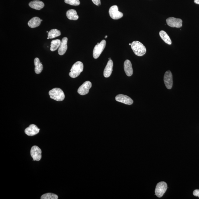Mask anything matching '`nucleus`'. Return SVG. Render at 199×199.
I'll use <instances>...</instances> for the list:
<instances>
[{
	"label": "nucleus",
	"mask_w": 199,
	"mask_h": 199,
	"mask_svg": "<svg viewBox=\"0 0 199 199\" xmlns=\"http://www.w3.org/2000/svg\"><path fill=\"white\" fill-rule=\"evenodd\" d=\"M159 35L160 37L165 43L169 45H171L172 42L169 37L164 31L161 30L160 31Z\"/></svg>",
	"instance_id": "20"
},
{
	"label": "nucleus",
	"mask_w": 199,
	"mask_h": 199,
	"mask_svg": "<svg viewBox=\"0 0 199 199\" xmlns=\"http://www.w3.org/2000/svg\"><path fill=\"white\" fill-rule=\"evenodd\" d=\"M50 98L57 101H62L64 99L65 96L64 93L61 88H55L49 92Z\"/></svg>",
	"instance_id": "3"
},
{
	"label": "nucleus",
	"mask_w": 199,
	"mask_h": 199,
	"mask_svg": "<svg viewBox=\"0 0 199 199\" xmlns=\"http://www.w3.org/2000/svg\"><path fill=\"white\" fill-rule=\"evenodd\" d=\"M67 17L69 19L76 21L79 19V16L76 11L74 9H70L67 11L66 13Z\"/></svg>",
	"instance_id": "19"
},
{
	"label": "nucleus",
	"mask_w": 199,
	"mask_h": 199,
	"mask_svg": "<svg viewBox=\"0 0 199 199\" xmlns=\"http://www.w3.org/2000/svg\"><path fill=\"white\" fill-rule=\"evenodd\" d=\"M83 70V63L81 61L77 62L72 66L69 75L72 78H76L79 76Z\"/></svg>",
	"instance_id": "2"
},
{
	"label": "nucleus",
	"mask_w": 199,
	"mask_h": 199,
	"mask_svg": "<svg viewBox=\"0 0 199 199\" xmlns=\"http://www.w3.org/2000/svg\"><path fill=\"white\" fill-rule=\"evenodd\" d=\"M166 21L167 24L172 27L180 28L182 26L183 21L180 19L170 17L167 19Z\"/></svg>",
	"instance_id": "7"
},
{
	"label": "nucleus",
	"mask_w": 199,
	"mask_h": 199,
	"mask_svg": "<svg viewBox=\"0 0 199 199\" xmlns=\"http://www.w3.org/2000/svg\"><path fill=\"white\" fill-rule=\"evenodd\" d=\"M106 41L103 40L100 43L95 46L93 51V56L95 59H97L99 57L100 55L104 50L106 46Z\"/></svg>",
	"instance_id": "4"
},
{
	"label": "nucleus",
	"mask_w": 199,
	"mask_h": 199,
	"mask_svg": "<svg viewBox=\"0 0 199 199\" xmlns=\"http://www.w3.org/2000/svg\"><path fill=\"white\" fill-rule=\"evenodd\" d=\"M194 2L196 4L199 5V0H194Z\"/></svg>",
	"instance_id": "27"
},
{
	"label": "nucleus",
	"mask_w": 199,
	"mask_h": 199,
	"mask_svg": "<svg viewBox=\"0 0 199 199\" xmlns=\"http://www.w3.org/2000/svg\"><path fill=\"white\" fill-rule=\"evenodd\" d=\"M47 39H49V38H48H48H47Z\"/></svg>",
	"instance_id": "32"
},
{
	"label": "nucleus",
	"mask_w": 199,
	"mask_h": 199,
	"mask_svg": "<svg viewBox=\"0 0 199 199\" xmlns=\"http://www.w3.org/2000/svg\"><path fill=\"white\" fill-rule=\"evenodd\" d=\"M61 41L59 39L53 40L51 42L50 50L51 51H54L59 47Z\"/></svg>",
	"instance_id": "21"
},
{
	"label": "nucleus",
	"mask_w": 199,
	"mask_h": 199,
	"mask_svg": "<svg viewBox=\"0 0 199 199\" xmlns=\"http://www.w3.org/2000/svg\"><path fill=\"white\" fill-rule=\"evenodd\" d=\"M41 150L37 146H34L32 147L30 151L31 156L32 157L33 160L40 161L41 158Z\"/></svg>",
	"instance_id": "9"
},
{
	"label": "nucleus",
	"mask_w": 199,
	"mask_h": 199,
	"mask_svg": "<svg viewBox=\"0 0 199 199\" xmlns=\"http://www.w3.org/2000/svg\"><path fill=\"white\" fill-rule=\"evenodd\" d=\"M91 1L97 6H99L101 5V1H100V0H91Z\"/></svg>",
	"instance_id": "25"
},
{
	"label": "nucleus",
	"mask_w": 199,
	"mask_h": 199,
	"mask_svg": "<svg viewBox=\"0 0 199 199\" xmlns=\"http://www.w3.org/2000/svg\"><path fill=\"white\" fill-rule=\"evenodd\" d=\"M65 2L71 5L77 6L80 4L79 0H65Z\"/></svg>",
	"instance_id": "24"
},
{
	"label": "nucleus",
	"mask_w": 199,
	"mask_h": 199,
	"mask_svg": "<svg viewBox=\"0 0 199 199\" xmlns=\"http://www.w3.org/2000/svg\"><path fill=\"white\" fill-rule=\"evenodd\" d=\"M35 72L36 74H40L42 71L43 67L42 64L40 61L39 58H36L34 59Z\"/></svg>",
	"instance_id": "18"
},
{
	"label": "nucleus",
	"mask_w": 199,
	"mask_h": 199,
	"mask_svg": "<svg viewBox=\"0 0 199 199\" xmlns=\"http://www.w3.org/2000/svg\"><path fill=\"white\" fill-rule=\"evenodd\" d=\"M113 61L111 59L109 60L104 71V76L105 78L109 77L111 75L113 71Z\"/></svg>",
	"instance_id": "14"
},
{
	"label": "nucleus",
	"mask_w": 199,
	"mask_h": 199,
	"mask_svg": "<svg viewBox=\"0 0 199 199\" xmlns=\"http://www.w3.org/2000/svg\"><path fill=\"white\" fill-rule=\"evenodd\" d=\"M111 59V58H109V60Z\"/></svg>",
	"instance_id": "30"
},
{
	"label": "nucleus",
	"mask_w": 199,
	"mask_h": 199,
	"mask_svg": "<svg viewBox=\"0 0 199 199\" xmlns=\"http://www.w3.org/2000/svg\"><path fill=\"white\" fill-rule=\"evenodd\" d=\"M58 198L57 195L51 193L44 194L41 197V199H58Z\"/></svg>",
	"instance_id": "23"
},
{
	"label": "nucleus",
	"mask_w": 199,
	"mask_h": 199,
	"mask_svg": "<svg viewBox=\"0 0 199 199\" xmlns=\"http://www.w3.org/2000/svg\"><path fill=\"white\" fill-rule=\"evenodd\" d=\"M115 100L117 101L120 102L127 105H130L133 104V101L130 97L127 95L120 94L115 97Z\"/></svg>",
	"instance_id": "11"
},
{
	"label": "nucleus",
	"mask_w": 199,
	"mask_h": 199,
	"mask_svg": "<svg viewBox=\"0 0 199 199\" xmlns=\"http://www.w3.org/2000/svg\"><path fill=\"white\" fill-rule=\"evenodd\" d=\"M168 185L166 183L163 181L159 182L157 184L156 187L155 195L159 198H161L166 191Z\"/></svg>",
	"instance_id": "5"
},
{
	"label": "nucleus",
	"mask_w": 199,
	"mask_h": 199,
	"mask_svg": "<svg viewBox=\"0 0 199 199\" xmlns=\"http://www.w3.org/2000/svg\"><path fill=\"white\" fill-rule=\"evenodd\" d=\"M193 195L195 197H198L199 198V190H195L193 192Z\"/></svg>",
	"instance_id": "26"
},
{
	"label": "nucleus",
	"mask_w": 199,
	"mask_h": 199,
	"mask_svg": "<svg viewBox=\"0 0 199 199\" xmlns=\"http://www.w3.org/2000/svg\"><path fill=\"white\" fill-rule=\"evenodd\" d=\"M41 19L40 18L35 17L30 20L28 23V26L31 28H34L39 26L41 23Z\"/></svg>",
	"instance_id": "17"
},
{
	"label": "nucleus",
	"mask_w": 199,
	"mask_h": 199,
	"mask_svg": "<svg viewBox=\"0 0 199 199\" xmlns=\"http://www.w3.org/2000/svg\"><path fill=\"white\" fill-rule=\"evenodd\" d=\"M40 130L36 125L31 124L25 130V133L28 136H33L39 133Z\"/></svg>",
	"instance_id": "12"
},
{
	"label": "nucleus",
	"mask_w": 199,
	"mask_h": 199,
	"mask_svg": "<svg viewBox=\"0 0 199 199\" xmlns=\"http://www.w3.org/2000/svg\"><path fill=\"white\" fill-rule=\"evenodd\" d=\"M68 39L66 37H63L62 40L61 45L58 50V53L60 56H63L66 53L67 50V42Z\"/></svg>",
	"instance_id": "13"
},
{
	"label": "nucleus",
	"mask_w": 199,
	"mask_h": 199,
	"mask_svg": "<svg viewBox=\"0 0 199 199\" xmlns=\"http://www.w3.org/2000/svg\"><path fill=\"white\" fill-rule=\"evenodd\" d=\"M131 47L133 53L137 56H143L146 53V47L140 41H133L131 43Z\"/></svg>",
	"instance_id": "1"
},
{
	"label": "nucleus",
	"mask_w": 199,
	"mask_h": 199,
	"mask_svg": "<svg viewBox=\"0 0 199 199\" xmlns=\"http://www.w3.org/2000/svg\"><path fill=\"white\" fill-rule=\"evenodd\" d=\"M129 45H130V46H131V43H130V44H129Z\"/></svg>",
	"instance_id": "29"
},
{
	"label": "nucleus",
	"mask_w": 199,
	"mask_h": 199,
	"mask_svg": "<svg viewBox=\"0 0 199 199\" xmlns=\"http://www.w3.org/2000/svg\"><path fill=\"white\" fill-rule=\"evenodd\" d=\"M107 37H108V36H106L105 37V38H107Z\"/></svg>",
	"instance_id": "28"
},
{
	"label": "nucleus",
	"mask_w": 199,
	"mask_h": 199,
	"mask_svg": "<svg viewBox=\"0 0 199 199\" xmlns=\"http://www.w3.org/2000/svg\"><path fill=\"white\" fill-rule=\"evenodd\" d=\"M29 6L33 9L40 10L44 8V4L43 2L38 0H35L30 2L29 3Z\"/></svg>",
	"instance_id": "16"
},
{
	"label": "nucleus",
	"mask_w": 199,
	"mask_h": 199,
	"mask_svg": "<svg viewBox=\"0 0 199 199\" xmlns=\"http://www.w3.org/2000/svg\"><path fill=\"white\" fill-rule=\"evenodd\" d=\"M109 13L110 17L114 20L121 19L123 16V13L119 11L118 6L117 5L112 6L110 8Z\"/></svg>",
	"instance_id": "6"
},
{
	"label": "nucleus",
	"mask_w": 199,
	"mask_h": 199,
	"mask_svg": "<svg viewBox=\"0 0 199 199\" xmlns=\"http://www.w3.org/2000/svg\"><path fill=\"white\" fill-rule=\"evenodd\" d=\"M124 69L125 73L127 76H131L133 74V69L132 67V63L131 61L129 60H126L124 62Z\"/></svg>",
	"instance_id": "15"
},
{
	"label": "nucleus",
	"mask_w": 199,
	"mask_h": 199,
	"mask_svg": "<svg viewBox=\"0 0 199 199\" xmlns=\"http://www.w3.org/2000/svg\"><path fill=\"white\" fill-rule=\"evenodd\" d=\"M61 35V31L56 29H52L48 33V37L49 39H52Z\"/></svg>",
	"instance_id": "22"
},
{
	"label": "nucleus",
	"mask_w": 199,
	"mask_h": 199,
	"mask_svg": "<svg viewBox=\"0 0 199 199\" xmlns=\"http://www.w3.org/2000/svg\"><path fill=\"white\" fill-rule=\"evenodd\" d=\"M92 84L91 82L89 81L85 82L79 88L78 92L81 95L87 94Z\"/></svg>",
	"instance_id": "10"
},
{
	"label": "nucleus",
	"mask_w": 199,
	"mask_h": 199,
	"mask_svg": "<svg viewBox=\"0 0 199 199\" xmlns=\"http://www.w3.org/2000/svg\"><path fill=\"white\" fill-rule=\"evenodd\" d=\"M164 82L165 86L168 89H170L173 85V75L171 71H168L165 72L164 76Z\"/></svg>",
	"instance_id": "8"
},
{
	"label": "nucleus",
	"mask_w": 199,
	"mask_h": 199,
	"mask_svg": "<svg viewBox=\"0 0 199 199\" xmlns=\"http://www.w3.org/2000/svg\"><path fill=\"white\" fill-rule=\"evenodd\" d=\"M41 21H43V20H41Z\"/></svg>",
	"instance_id": "31"
}]
</instances>
